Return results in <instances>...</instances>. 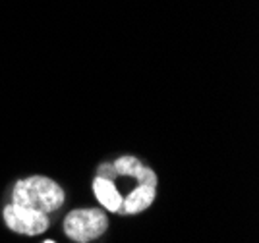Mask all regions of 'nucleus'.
<instances>
[{"mask_svg":"<svg viewBox=\"0 0 259 243\" xmlns=\"http://www.w3.org/2000/svg\"><path fill=\"white\" fill-rule=\"evenodd\" d=\"M110 228L108 212L101 207H79L66 212L62 232L74 243H93L101 239Z\"/></svg>","mask_w":259,"mask_h":243,"instance_id":"7ed1b4c3","label":"nucleus"},{"mask_svg":"<svg viewBox=\"0 0 259 243\" xmlns=\"http://www.w3.org/2000/svg\"><path fill=\"white\" fill-rule=\"evenodd\" d=\"M43 243H56V241H54V239H45Z\"/></svg>","mask_w":259,"mask_h":243,"instance_id":"423d86ee","label":"nucleus"},{"mask_svg":"<svg viewBox=\"0 0 259 243\" xmlns=\"http://www.w3.org/2000/svg\"><path fill=\"white\" fill-rule=\"evenodd\" d=\"M95 174L105 176L116 185L122 195L120 216H138L149 211L159 197L157 172L136 155H120L114 160H105Z\"/></svg>","mask_w":259,"mask_h":243,"instance_id":"f257e3e1","label":"nucleus"},{"mask_svg":"<svg viewBox=\"0 0 259 243\" xmlns=\"http://www.w3.org/2000/svg\"><path fill=\"white\" fill-rule=\"evenodd\" d=\"M91 191H93V197L97 199L99 207L103 211H107L108 214H118L122 212V195L118 193L116 185L112 181L101 176V174H95L93 180H91Z\"/></svg>","mask_w":259,"mask_h":243,"instance_id":"39448f33","label":"nucleus"},{"mask_svg":"<svg viewBox=\"0 0 259 243\" xmlns=\"http://www.w3.org/2000/svg\"><path fill=\"white\" fill-rule=\"evenodd\" d=\"M10 203L53 216L66 205V189L60 181L45 174H29L14 181Z\"/></svg>","mask_w":259,"mask_h":243,"instance_id":"f03ea898","label":"nucleus"},{"mask_svg":"<svg viewBox=\"0 0 259 243\" xmlns=\"http://www.w3.org/2000/svg\"><path fill=\"white\" fill-rule=\"evenodd\" d=\"M2 220L10 232L25 237H37L49 232L51 228V216L45 212L33 211L16 203H6L2 209Z\"/></svg>","mask_w":259,"mask_h":243,"instance_id":"20e7f679","label":"nucleus"}]
</instances>
